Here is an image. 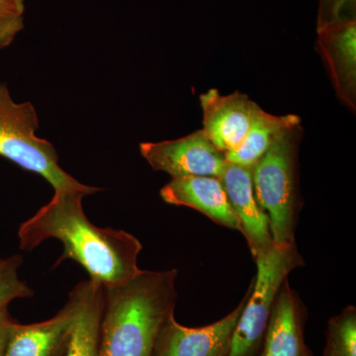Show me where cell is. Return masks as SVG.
Instances as JSON below:
<instances>
[{"instance_id":"11","label":"cell","mask_w":356,"mask_h":356,"mask_svg":"<svg viewBox=\"0 0 356 356\" xmlns=\"http://www.w3.org/2000/svg\"><path fill=\"white\" fill-rule=\"evenodd\" d=\"M161 197L170 205L184 206L199 211L213 222L241 232L224 185L220 178L189 177L172 178L161 189Z\"/></svg>"},{"instance_id":"2","label":"cell","mask_w":356,"mask_h":356,"mask_svg":"<svg viewBox=\"0 0 356 356\" xmlns=\"http://www.w3.org/2000/svg\"><path fill=\"white\" fill-rule=\"evenodd\" d=\"M177 269L140 270L104 286L97 356H152L161 325L175 314Z\"/></svg>"},{"instance_id":"19","label":"cell","mask_w":356,"mask_h":356,"mask_svg":"<svg viewBox=\"0 0 356 356\" xmlns=\"http://www.w3.org/2000/svg\"><path fill=\"white\" fill-rule=\"evenodd\" d=\"M356 0H318L317 28L355 18Z\"/></svg>"},{"instance_id":"13","label":"cell","mask_w":356,"mask_h":356,"mask_svg":"<svg viewBox=\"0 0 356 356\" xmlns=\"http://www.w3.org/2000/svg\"><path fill=\"white\" fill-rule=\"evenodd\" d=\"M304 321L298 294L287 280L274 304L259 356H313L304 341Z\"/></svg>"},{"instance_id":"16","label":"cell","mask_w":356,"mask_h":356,"mask_svg":"<svg viewBox=\"0 0 356 356\" xmlns=\"http://www.w3.org/2000/svg\"><path fill=\"white\" fill-rule=\"evenodd\" d=\"M324 356H356V309L348 306L330 318Z\"/></svg>"},{"instance_id":"1","label":"cell","mask_w":356,"mask_h":356,"mask_svg":"<svg viewBox=\"0 0 356 356\" xmlns=\"http://www.w3.org/2000/svg\"><path fill=\"white\" fill-rule=\"evenodd\" d=\"M86 195L83 191H55L50 202L21 225L20 248L32 250L57 238L64 252L55 266L72 259L103 286L123 284L142 270L138 266L142 243L123 229L99 228L89 221L83 207Z\"/></svg>"},{"instance_id":"6","label":"cell","mask_w":356,"mask_h":356,"mask_svg":"<svg viewBox=\"0 0 356 356\" xmlns=\"http://www.w3.org/2000/svg\"><path fill=\"white\" fill-rule=\"evenodd\" d=\"M140 152L154 170L168 173L172 178H221L227 165L225 154L203 130L179 139L142 143Z\"/></svg>"},{"instance_id":"21","label":"cell","mask_w":356,"mask_h":356,"mask_svg":"<svg viewBox=\"0 0 356 356\" xmlns=\"http://www.w3.org/2000/svg\"><path fill=\"white\" fill-rule=\"evenodd\" d=\"M6 3L10 4L13 7H15L16 9L21 11V13H24L25 11V2L24 0H3Z\"/></svg>"},{"instance_id":"18","label":"cell","mask_w":356,"mask_h":356,"mask_svg":"<svg viewBox=\"0 0 356 356\" xmlns=\"http://www.w3.org/2000/svg\"><path fill=\"white\" fill-rule=\"evenodd\" d=\"M24 13L0 0V50L7 48L24 28Z\"/></svg>"},{"instance_id":"3","label":"cell","mask_w":356,"mask_h":356,"mask_svg":"<svg viewBox=\"0 0 356 356\" xmlns=\"http://www.w3.org/2000/svg\"><path fill=\"white\" fill-rule=\"evenodd\" d=\"M38 128L34 105L16 102L7 84L0 83V156L44 177L55 191H83L88 195L99 191L60 168L55 147L37 136Z\"/></svg>"},{"instance_id":"15","label":"cell","mask_w":356,"mask_h":356,"mask_svg":"<svg viewBox=\"0 0 356 356\" xmlns=\"http://www.w3.org/2000/svg\"><path fill=\"white\" fill-rule=\"evenodd\" d=\"M300 123L297 115L276 116L255 103L247 136L238 149L225 154L227 163L252 168L282 134L300 127Z\"/></svg>"},{"instance_id":"12","label":"cell","mask_w":356,"mask_h":356,"mask_svg":"<svg viewBox=\"0 0 356 356\" xmlns=\"http://www.w3.org/2000/svg\"><path fill=\"white\" fill-rule=\"evenodd\" d=\"M76 315V302L69 296L57 315L35 324L16 322L7 344L6 356H65Z\"/></svg>"},{"instance_id":"9","label":"cell","mask_w":356,"mask_h":356,"mask_svg":"<svg viewBox=\"0 0 356 356\" xmlns=\"http://www.w3.org/2000/svg\"><path fill=\"white\" fill-rule=\"evenodd\" d=\"M317 47L331 76L337 95L346 107L356 109V20L348 18L317 28Z\"/></svg>"},{"instance_id":"20","label":"cell","mask_w":356,"mask_h":356,"mask_svg":"<svg viewBox=\"0 0 356 356\" xmlns=\"http://www.w3.org/2000/svg\"><path fill=\"white\" fill-rule=\"evenodd\" d=\"M15 323L9 314L8 307L0 309V356H6L7 344Z\"/></svg>"},{"instance_id":"17","label":"cell","mask_w":356,"mask_h":356,"mask_svg":"<svg viewBox=\"0 0 356 356\" xmlns=\"http://www.w3.org/2000/svg\"><path fill=\"white\" fill-rule=\"evenodd\" d=\"M21 255L0 259V309L8 307L13 300L31 297L34 292L19 278Z\"/></svg>"},{"instance_id":"4","label":"cell","mask_w":356,"mask_h":356,"mask_svg":"<svg viewBox=\"0 0 356 356\" xmlns=\"http://www.w3.org/2000/svg\"><path fill=\"white\" fill-rule=\"evenodd\" d=\"M298 128L282 134L250 168L255 198L268 216L271 236L277 245L295 243L299 212L296 175Z\"/></svg>"},{"instance_id":"14","label":"cell","mask_w":356,"mask_h":356,"mask_svg":"<svg viewBox=\"0 0 356 356\" xmlns=\"http://www.w3.org/2000/svg\"><path fill=\"white\" fill-rule=\"evenodd\" d=\"M76 302V315L65 356H97L104 304V286L89 278L70 293Z\"/></svg>"},{"instance_id":"7","label":"cell","mask_w":356,"mask_h":356,"mask_svg":"<svg viewBox=\"0 0 356 356\" xmlns=\"http://www.w3.org/2000/svg\"><path fill=\"white\" fill-rule=\"evenodd\" d=\"M250 293L226 317L201 327L180 325L172 314L161 325L152 356H229L232 339Z\"/></svg>"},{"instance_id":"5","label":"cell","mask_w":356,"mask_h":356,"mask_svg":"<svg viewBox=\"0 0 356 356\" xmlns=\"http://www.w3.org/2000/svg\"><path fill=\"white\" fill-rule=\"evenodd\" d=\"M257 276L238 318L229 356H259L267 325L283 283L294 269L305 264L296 242L274 243L255 257Z\"/></svg>"},{"instance_id":"8","label":"cell","mask_w":356,"mask_h":356,"mask_svg":"<svg viewBox=\"0 0 356 356\" xmlns=\"http://www.w3.org/2000/svg\"><path fill=\"white\" fill-rule=\"evenodd\" d=\"M203 132L224 154L242 145L252 122L255 102L240 92L222 95L211 88L200 95Z\"/></svg>"},{"instance_id":"10","label":"cell","mask_w":356,"mask_h":356,"mask_svg":"<svg viewBox=\"0 0 356 356\" xmlns=\"http://www.w3.org/2000/svg\"><path fill=\"white\" fill-rule=\"evenodd\" d=\"M229 204L254 257L273 247L268 216L255 198L252 168L227 163L222 177Z\"/></svg>"}]
</instances>
